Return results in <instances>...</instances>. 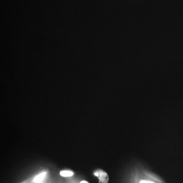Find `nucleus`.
Here are the masks:
<instances>
[{
    "instance_id": "1",
    "label": "nucleus",
    "mask_w": 183,
    "mask_h": 183,
    "mask_svg": "<svg viewBox=\"0 0 183 183\" xmlns=\"http://www.w3.org/2000/svg\"><path fill=\"white\" fill-rule=\"evenodd\" d=\"M94 175L98 177L100 182L102 183H107L109 181L108 174L102 170H97L94 172Z\"/></svg>"
},
{
    "instance_id": "2",
    "label": "nucleus",
    "mask_w": 183,
    "mask_h": 183,
    "mask_svg": "<svg viewBox=\"0 0 183 183\" xmlns=\"http://www.w3.org/2000/svg\"><path fill=\"white\" fill-rule=\"evenodd\" d=\"M46 175V172H43L41 174H39V175L36 176L34 179V182L35 183H40L42 181L43 179H44L45 176Z\"/></svg>"
},
{
    "instance_id": "3",
    "label": "nucleus",
    "mask_w": 183,
    "mask_h": 183,
    "mask_svg": "<svg viewBox=\"0 0 183 183\" xmlns=\"http://www.w3.org/2000/svg\"><path fill=\"white\" fill-rule=\"evenodd\" d=\"M60 175L64 177H71L73 175V172L68 170H63L60 172Z\"/></svg>"
},
{
    "instance_id": "4",
    "label": "nucleus",
    "mask_w": 183,
    "mask_h": 183,
    "mask_svg": "<svg viewBox=\"0 0 183 183\" xmlns=\"http://www.w3.org/2000/svg\"><path fill=\"white\" fill-rule=\"evenodd\" d=\"M140 183H154V182L150 181H145V180H143L140 182Z\"/></svg>"
},
{
    "instance_id": "5",
    "label": "nucleus",
    "mask_w": 183,
    "mask_h": 183,
    "mask_svg": "<svg viewBox=\"0 0 183 183\" xmlns=\"http://www.w3.org/2000/svg\"><path fill=\"white\" fill-rule=\"evenodd\" d=\"M79 183H89L88 182L86 181H82L81 182Z\"/></svg>"
}]
</instances>
